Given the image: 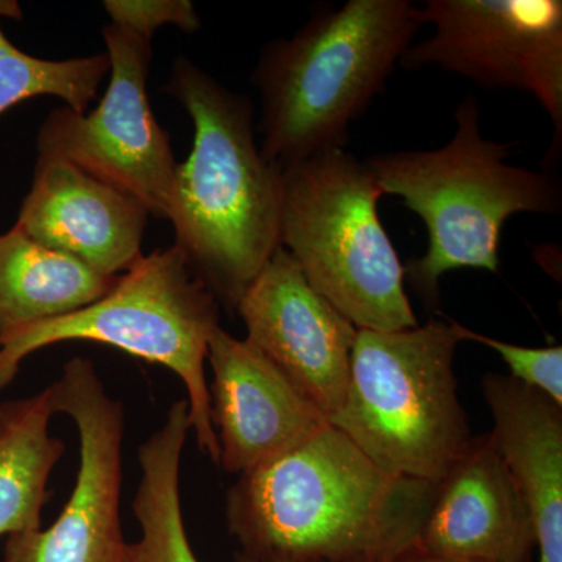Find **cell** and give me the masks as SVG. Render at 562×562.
<instances>
[{"label": "cell", "instance_id": "cell-1", "mask_svg": "<svg viewBox=\"0 0 562 562\" xmlns=\"http://www.w3.org/2000/svg\"><path fill=\"white\" fill-rule=\"evenodd\" d=\"M436 483L383 471L327 424L239 475L228 531L241 552L301 562H392L416 547Z\"/></svg>", "mask_w": 562, "mask_h": 562}, {"label": "cell", "instance_id": "cell-2", "mask_svg": "<svg viewBox=\"0 0 562 562\" xmlns=\"http://www.w3.org/2000/svg\"><path fill=\"white\" fill-rule=\"evenodd\" d=\"M165 91L194 124L191 154L177 165L173 183V246L217 301L236 312L280 247L283 169L257 146L249 99L195 63L177 57Z\"/></svg>", "mask_w": 562, "mask_h": 562}, {"label": "cell", "instance_id": "cell-3", "mask_svg": "<svg viewBox=\"0 0 562 562\" xmlns=\"http://www.w3.org/2000/svg\"><path fill=\"white\" fill-rule=\"evenodd\" d=\"M422 25L408 0H349L269 43L251 77L261 94L262 157L286 169L344 149L351 122L382 92Z\"/></svg>", "mask_w": 562, "mask_h": 562}, {"label": "cell", "instance_id": "cell-4", "mask_svg": "<svg viewBox=\"0 0 562 562\" xmlns=\"http://www.w3.org/2000/svg\"><path fill=\"white\" fill-rule=\"evenodd\" d=\"M454 122L453 138L441 149L390 151L364 160L382 194L401 198L427 227L424 257L403 266L405 283L431 306L446 273L498 271L503 225L513 214H557L562 206L552 176L506 162L517 143L484 138L472 95L458 105Z\"/></svg>", "mask_w": 562, "mask_h": 562}, {"label": "cell", "instance_id": "cell-5", "mask_svg": "<svg viewBox=\"0 0 562 562\" xmlns=\"http://www.w3.org/2000/svg\"><path fill=\"white\" fill-rule=\"evenodd\" d=\"M458 322L358 330L349 384L328 424L383 471L438 483L471 446L458 397Z\"/></svg>", "mask_w": 562, "mask_h": 562}, {"label": "cell", "instance_id": "cell-6", "mask_svg": "<svg viewBox=\"0 0 562 562\" xmlns=\"http://www.w3.org/2000/svg\"><path fill=\"white\" fill-rule=\"evenodd\" d=\"M382 195L366 161L344 149L281 173L280 247L358 330L419 325L405 291V266L379 216Z\"/></svg>", "mask_w": 562, "mask_h": 562}, {"label": "cell", "instance_id": "cell-7", "mask_svg": "<svg viewBox=\"0 0 562 562\" xmlns=\"http://www.w3.org/2000/svg\"><path fill=\"white\" fill-rule=\"evenodd\" d=\"M220 312L216 295L176 246L151 251L117 277L99 301L0 336V391L16 379L25 358L46 347L68 341L114 347L179 376L199 450L220 464L205 375Z\"/></svg>", "mask_w": 562, "mask_h": 562}, {"label": "cell", "instance_id": "cell-8", "mask_svg": "<svg viewBox=\"0 0 562 562\" xmlns=\"http://www.w3.org/2000/svg\"><path fill=\"white\" fill-rule=\"evenodd\" d=\"M102 36L110 58L102 101L88 114L66 106L50 111L36 139L38 160L72 162L169 221L179 162L147 98L151 40L111 24Z\"/></svg>", "mask_w": 562, "mask_h": 562}, {"label": "cell", "instance_id": "cell-9", "mask_svg": "<svg viewBox=\"0 0 562 562\" xmlns=\"http://www.w3.org/2000/svg\"><path fill=\"white\" fill-rule=\"evenodd\" d=\"M424 24L431 38L412 44L401 65H435L487 90L531 92L553 122L546 165L554 168L562 147L561 0H428Z\"/></svg>", "mask_w": 562, "mask_h": 562}, {"label": "cell", "instance_id": "cell-10", "mask_svg": "<svg viewBox=\"0 0 562 562\" xmlns=\"http://www.w3.org/2000/svg\"><path fill=\"white\" fill-rule=\"evenodd\" d=\"M54 414H65L79 435L76 484L49 528L7 538L2 562H124L121 524L124 406L106 392L90 358L66 362L46 387Z\"/></svg>", "mask_w": 562, "mask_h": 562}, {"label": "cell", "instance_id": "cell-11", "mask_svg": "<svg viewBox=\"0 0 562 562\" xmlns=\"http://www.w3.org/2000/svg\"><path fill=\"white\" fill-rule=\"evenodd\" d=\"M236 312L246 325L247 341L330 419L346 395L358 328L314 290L283 247Z\"/></svg>", "mask_w": 562, "mask_h": 562}, {"label": "cell", "instance_id": "cell-12", "mask_svg": "<svg viewBox=\"0 0 562 562\" xmlns=\"http://www.w3.org/2000/svg\"><path fill=\"white\" fill-rule=\"evenodd\" d=\"M211 422L220 465L241 475L290 452L328 424L297 387L247 339L220 327L209 346Z\"/></svg>", "mask_w": 562, "mask_h": 562}, {"label": "cell", "instance_id": "cell-13", "mask_svg": "<svg viewBox=\"0 0 562 562\" xmlns=\"http://www.w3.org/2000/svg\"><path fill=\"white\" fill-rule=\"evenodd\" d=\"M149 216L138 199L72 162L36 160L14 227L114 279L143 257Z\"/></svg>", "mask_w": 562, "mask_h": 562}, {"label": "cell", "instance_id": "cell-14", "mask_svg": "<svg viewBox=\"0 0 562 562\" xmlns=\"http://www.w3.org/2000/svg\"><path fill=\"white\" fill-rule=\"evenodd\" d=\"M416 549L460 562H532L535 520L490 435L473 436L436 483Z\"/></svg>", "mask_w": 562, "mask_h": 562}, {"label": "cell", "instance_id": "cell-15", "mask_svg": "<svg viewBox=\"0 0 562 562\" xmlns=\"http://www.w3.org/2000/svg\"><path fill=\"white\" fill-rule=\"evenodd\" d=\"M490 438L530 508L538 562H562V406L502 373L482 380Z\"/></svg>", "mask_w": 562, "mask_h": 562}, {"label": "cell", "instance_id": "cell-16", "mask_svg": "<svg viewBox=\"0 0 562 562\" xmlns=\"http://www.w3.org/2000/svg\"><path fill=\"white\" fill-rule=\"evenodd\" d=\"M116 280L41 246L18 227L0 233V336L77 312Z\"/></svg>", "mask_w": 562, "mask_h": 562}, {"label": "cell", "instance_id": "cell-17", "mask_svg": "<svg viewBox=\"0 0 562 562\" xmlns=\"http://www.w3.org/2000/svg\"><path fill=\"white\" fill-rule=\"evenodd\" d=\"M191 431L187 398L173 402L165 422L138 449L139 482L133 514L138 541L124 562H201L184 527L180 495L181 453Z\"/></svg>", "mask_w": 562, "mask_h": 562}, {"label": "cell", "instance_id": "cell-18", "mask_svg": "<svg viewBox=\"0 0 562 562\" xmlns=\"http://www.w3.org/2000/svg\"><path fill=\"white\" fill-rule=\"evenodd\" d=\"M49 392L0 403V536L41 528L65 442L50 435Z\"/></svg>", "mask_w": 562, "mask_h": 562}, {"label": "cell", "instance_id": "cell-19", "mask_svg": "<svg viewBox=\"0 0 562 562\" xmlns=\"http://www.w3.org/2000/svg\"><path fill=\"white\" fill-rule=\"evenodd\" d=\"M106 76V54L44 60L18 49L0 29V114L38 95L61 99L74 113H87Z\"/></svg>", "mask_w": 562, "mask_h": 562}, {"label": "cell", "instance_id": "cell-20", "mask_svg": "<svg viewBox=\"0 0 562 562\" xmlns=\"http://www.w3.org/2000/svg\"><path fill=\"white\" fill-rule=\"evenodd\" d=\"M462 341L480 342L482 346L497 351L502 360L512 371V379L516 382L542 392L547 397L562 406V347H532L516 346V344L490 338L482 333L469 330L464 325L458 324Z\"/></svg>", "mask_w": 562, "mask_h": 562}, {"label": "cell", "instance_id": "cell-21", "mask_svg": "<svg viewBox=\"0 0 562 562\" xmlns=\"http://www.w3.org/2000/svg\"><path fill=\"white\" fill-rule=\"evenodd\" d=\"M103 9L111 25L147 40L162 25H176L187 33H195L202 25L190 0H105Z\"/></svg>", "mask_w": 562, "mask_h": 562}, {"label": "cell", "instance_id": "cell-22", "mask_svg": "<svg viewBox=\"0 0 562 562\" xmlns=\"http://www.w3.org/2000/svg\"><path fill=\"white\" fill-rule=\"evenodd\" d=\"M392 562H460L449 560V558L435 557V554L420 552L416 547L409 550V552L403 553L397 560Z\"/></svg>", "mask_w": 562, "mask_h": 562}, {"label": "cell", "instance_id": "cell-23", "mask_svg": "<svg viewBox=\"0 0 562 562\" xmlns=\"http://www.w3.org/2000/svg\"><path fill=\"white\" fill-rule=\"evenodd\" d=\"M0 18L20 21L22 18L20 3L14 0H0Z\"/></svg>", "mask_w": 562, "mask_h": 562}, {"label": "cell", "instance_id": "cell-24", "mask_svg": "<svg viewBox=\"0 0 562 562\" xmlns=\"http://www.w3.org/2000/svg\"><path fill=\"white\" fill-rule=\"evenodd\" d=\"M233 562H301V561H288V560H277V558H265V557H255V554L241 552L235 553V558H233Z\"/></svg>", "mask_w": 562, "mask_h": 562}]
</instances>
